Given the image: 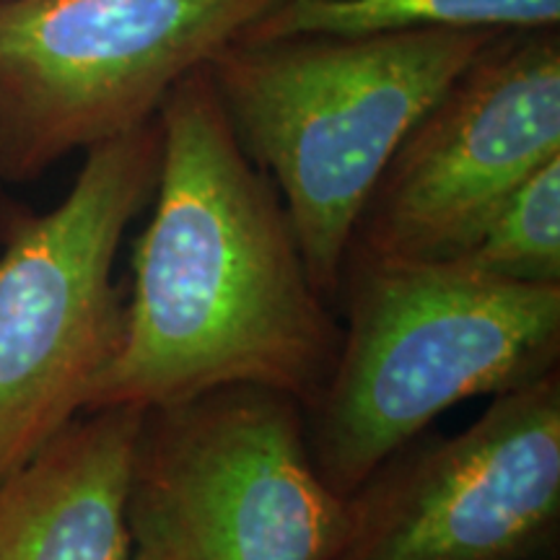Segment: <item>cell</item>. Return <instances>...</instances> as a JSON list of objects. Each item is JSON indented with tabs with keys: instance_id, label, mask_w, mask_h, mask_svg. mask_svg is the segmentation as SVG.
<instances>
[{
	"instance_id": "5",
	"label": "cell",
	"mask_w": 560,
	"mask_h": 560,
	"mask_svg": "<svg viewBox=\"0 0 560 560\" xmlns=\"http://www.w3.org/2000/svg\"><path fill=\"white\" fill-rule=\"evenodd\" d=\"M128 560H335L348 499L314 465L304 405L234 384L143 410Z\"/></svg>"
},
{
	"instance_id": "2",
	"label": "cell",
	"mask_w": 560,
	"mask_h": 560,
	"mask_svg": "<svg viewBox=\"0 0 560 560\" xmlns=\"http://www.w3.org/2000/svg\"><path fill=\"white\" fill-rule=\"evenodd\" d=\"M499 34L236 39L208 62L231 130L278 187L314 285L332 306L350 234L392 153Z\"/></svg>"
},
{
	"instance_id": "9",
	"label": "cell",
	"mask_w": 560,
	"mask_h": 560,
	"mask_svg": "<svg viewBox=\"0 0 560 560\" xmlns=\"http://www.w3.org/2000/svg\"><path fill=\"white\" fill-rule=\"evenodd\" d=\"M138 408L83 412L0 480V560H128Z\"/></svg>"
},
{
	"instance_id": "10",
	"label": "cell",
	"mask_w": 560,
	"mask_h": 560,
	"mask_svg": "<svg viewBox=\"0 0 560 560\" xmlns=\"http://www.w3.org/2000/svg\"><path fill=\"white\" fill-rule=\"evenodd\" d=\"M410 30H560V0H278L240 39L355 37Z\"/></svg>"
},
{
	"instance_id": "3",
	"label": "cell",
	"mask_w": 560,
	"mask_h": 560,
	"mask_svg": "<svg viewBox=\"0 0 560 560\" xmlns=\"http://www.w3.org/2000/svg\"><path fill=\"white\" fill-rule=\"evenodd\" d=\"M338 306V361L304 416L314 465L346 499L441 412L560 369V283L363 262L342 270Z\"/></svg>"
},
{
	"instance_id": "11",
	"label": "cell",
	"mask_w": 560,
	"mask_h": 560,
	"mask_svg": "<svg viewBox=\"0 0 560 560\" xmlns=\"http://www.w3.org/2000/svg\"><path fill=\"white\" fill-rule=\"evenodd\" d=\"M446 262L503 283H560V156L529 174Z\"/></svg>"
},
{
	"instance_id": "6",
	"label": "cell",
	"mask_w": 560,
	"mask_h": 560,
	"mask_svg": "<svg viewBox=\"0 0 560 560\" xmlns=\"http://www.w3.org/2000/svg\"><path fill=\"white\" fill-rule=\"evenodd\" d=\"M278 0H0V182L156 120Z\"/></svg>"
},
{
	"instance_id": "8",
	"label": "cell",
	"mask_w": 560,
	"mask_h": 560,
	"mask_svg": "<svg viewBox=\"0 0 560 560\" xmlns=\"http://www.w3.org/2000/svg\"><path fill=\"white\" fill-rule=\"evenodd\" d=\"M558 540L560 369L392 454L348 495L335 560H556Z\"/></svg>"
},
{
	"instance_id": "4",
	"label": "cell",
	"mask_w": 560,
	"mask_h": 560,
	"mask_svg": "<svg viewBox=\"0 0 560 560\" xmlns=\"http://www.w3.org/2000/svg\"><path fill=\"white\" fill-rule=\"evenodd\" d=\"M156 120L83 151L66 198L13 213L0 252V480L86 412L125 332L115 262L151 206Z\"/></svg>"
},
{
	"instance_id": "7",
	"label": "cell",
	"mask_w": 560,
	"mask_h": 560,
	"mask_svg": "<svg viewBox=\"0 0 560 560\" xmlns=\"http://www.w3.org/2000/svg\"><path fill=\"white\" fill-rule=\"evenodd\" d=\"M560 156V30L506 32L441 91L376 179L346 265L446 262Z\"/></svg>"
},
{
	"instance_id": "1",
	"label": "cell",
	"mask_w": 560,
	"mask_h": 560,
	"mask_svg": "<svg viewBox=\"0 0 560 560\" xmlns=\"http://www.w3.org/2000/svg\"><path fill=\"white\" fill-rule=\"evenodd\" d=\"M156 117L159 182L132 244L122 342L86 412L149 410L234 384L310 408L338 361L342 325L278 187L236 140L208 66L182 79Z\"/></svg>"
}]
</instances>
